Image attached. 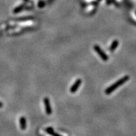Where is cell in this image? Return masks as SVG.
Wrapping results in <instances>:
<instances>
[{"label":"cell","instance_id":"6da1fadb","mask_svg":"<svg viewBox=\"0 0 136 136\" xmlns=\"http://www.w3.org/2000/svg\"><path fill=\"white\" fill-rule=\"evenodd\" d=\"M128 79H129V76H128V75L125 76L124 77L118 79L117 81H116L115 83H113V84H112L111 86H110L108 88H107V89H105V93L107 94H111V93H113L116 89H117V88H119L120 86H122V84H123L125 83H126Z\"/></svg>","mask_w":136,"mask_h":136},{"label":"cell","instance_id":"7a4b0ae2","mask_svg":"<svg viewBox=\"0 0 136 136\" xmlns=\"http://www.w3.org/2000/svg\"><path fill=\"white\" fill-rule=\"evenodd\" d=\"M93 48H94V50H95L96 52H97V54L99 55V56L103 59V60H104V61H107V60H108V55H107V54H106V53L104 52V51L102 50L101 48L99 45H94Z\"/></svg>","mask_w":136,"mask_h":136},{"label":"cell","instance_id":"3957f363","mask_svg":"<svg viewBox=\"0 0 136 136\" xmlns=\"http://www.w3.org/2000/svg\"><path fill=\"white\" fill-rule=\"evenodd\" d=\"M82 83V80L81 79H78L75 82H74V84H73V86H71V88H70V92L72 93H74L77 91V90L78 89V88H79L80 85Z\"/></svg>","mask_w":136,"mask_h":136},{"label":"cell","instance_id":"277c9868","mask_svg":"<svg viewBox=\"0 0 136 136\" xmlns=\"http://www.w3.org/2000/svg\"><path fill=\"white\" fill-rule=\"evenodd\" d=\"M44 105H45V112H46L47 114L50 115L52 113V108L50 104V101H49V99H48L47 98H45L44 99Z\"/></svg>","mask_w":136,"mask_h":136},{"label":"cell","instance_id":"5b68a950","mask_svg":"<svg viewBox=\"0 0 136 136\" xmlns=\"http://www.w3.org/2000/svg\"><path fill=\"white\" fill-rule=\"evenodd\" d=\"M118 44H119V42H118V41L117 40H113V42L112 43V44H111L110 47V48H109L110 51V52L114 51V50H115L117 47H118Z\"/></svg>","mask_w":136,"mask_h":136},{"label":"cell","instance_id":"8992f818","mask_svg":"<svg viewBox=\"0 0 136 136\" xmlns=\"http://www.w3.org/2000/svg\"><path fill=\"white\" fill-rule=\"evenodd\" d=\"M46 132H47L49 134L51 135L52 136H62V135H60L58 134L57 133H55V132L54 131V130H53V128H51V127H49V128H47Z\"/></svg>","mask_w":136,"mask_h":136},{"label":"cell","instance_id":"52a82bcc","mask_svg":"<svg viewBox=\"0 0 136 136\" xmlns=\"http://www.w3.org/2000/svg\"><path fill=\"white\" fill-rule=\"evenodd\" d=\"M21 126H22V128L23 129V128H25V125H26V123H25V120L23 119V118H21Z\"/></svg>","mask_w":136,"mask_h":136},{"label":"cell","instance_id":"ba28073f","mask_svg":"<svg viewBox=\"0 0 136 136\" xmlns=\"http://www.w3.org/2000/svg\"><path fill=\"white\" fill-rule=\"evenodd\" d=\"M2 107V104H1V103L0 102V107Z\"/></svg>","mask_w":136,"mask_h":136}]
</instances>
